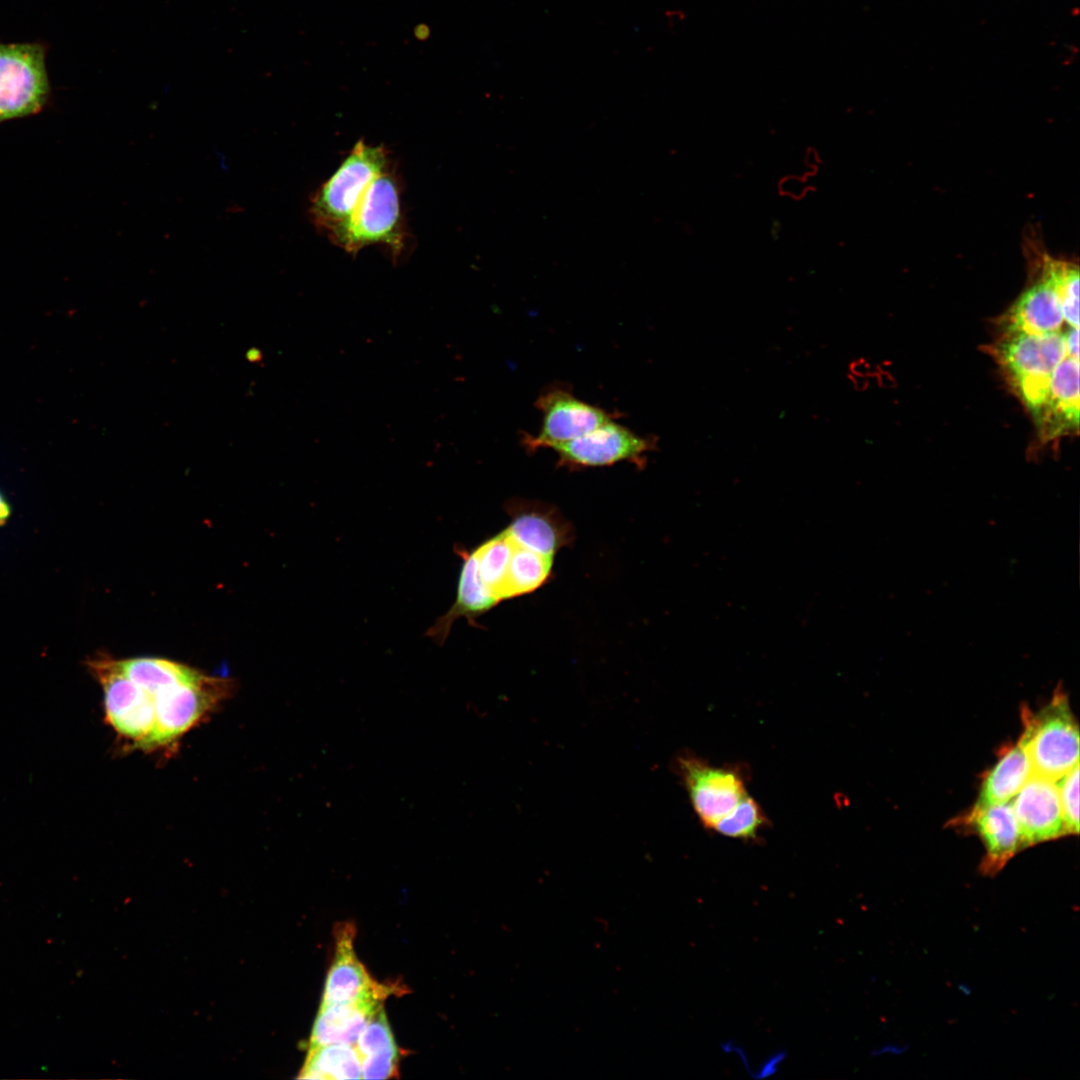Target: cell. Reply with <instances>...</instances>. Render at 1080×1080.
Returning a JSON list of instances; mask_svg holds the SVG:
<instances>
[{
  "label": "cell",
  "instance_id": "27",
  "mask_svg": "<svg viewBox=\"0 0 1080 1080\" xmlns=\"http://www.w3.org/2000/svg\"><path fill=\"white\" fill-rule=\"evenodd\" d=\"M11 515V506L0 491V527L6 524Z\"/></svg>",
  "mask_w": 1080,
  "mask_h": 1080
},
{
  "label": "cell",
  "instance_id": "9",
  "mask_svg": "<svg viewBox=\"0 0 1080 1080\" xmlns=\"http://www.w3.org/2000/svg\"><path fill=\"white\" fill-rule=\"evenodd\" d=\"M656 447L655 438L641 436L611 419L588 433L553 449L558 465L569 469L610 466L630 462L639 468Z\"/></svg>",
  "mask_w": 1080,
  "mask_h": 1080
},
{
  "label": "cell",
  "instance_id": "19",
  "mask_svg": "<svg viewBox=\"0 0 1080 1080\" xmlns=\"http://www.w3.org/2000/svg\"><path fill=\"white\" fill-rule=\"evenodd\" d=\"M355 1047L363 1079L398 1077L399 1049L381 1005L361 1032Z\"/></svg>",
  "mask_w": 1080,
  "mask_h": 1080
},
{
  "label": "cell",
  "instance_id": "7",
  "mask_svg": "<svg viewBox=\"0 0 1080 1080\" xmlns=\"http://www.w3.org/2000/svg\"><path fill=\"white\" fill-rule=\"evenodd\" d=\"M50 96L45 48L0 44V123L39 113Z\"/></svg>",
  "mask_w": 1080,
  "mask_h": 1080
},
{
  "label": "cell",
  "instance_id": "22",
  "mask_svg": "<svg viewBox=\"0 0 1080 1080\" xmlns=\"http://www.w3.org/2000/svg\"><path fill=\"white\" fill-rule=\"evenodd\" d=\"M125 674L153 698L162 690L195 677L200 671L157 657L119 660Z\"/></svg>",
  "mask_w": 1080,
  "mask_h": 1080
},
{
  "label": "cell",
  "instance_id": "1",
  "mask_svg": "<svg viewBox=\"0 0 1080 1080\" xmlns=\"http://www.w3.org/2000/svg\"><path fill=\"white\" fill-rule=\"evenodd\" d=\"M992 354L1033 418L1045 401L1053 371L1069 356L1064 331L1004 332Z\"/></svg>",
  "mask_w": 1080,
  "mask_h": 1080
},
{
  "label": "cell",
  "instance_id": "8",
  "mask_svg": "<svg viewBox=\"0 0 1080 1080\" xmlns=\"http://www.w3.org/2000/svg\"><path fill=\"white\" fill-rule=\"evenodd\" d=\"M674 768L707 829L711 830L748 794L742 768L713 766L688 752L675 759Z\"/></svg>",
  "mask_w": 1080,
  "mask_h": 1080
},
{
  "label": "cell",
  "instance_id": "17",
  "mask_svg": "<svg viewBox=\"0 0 1080 1080\" xmlns=\"http://www.w3.org/2000/svg\"><path fill=\"white\" fill-rule=\"evenodd\" d=\"M463 559L460 570L457 596L454 604L448 612L438 618L433 626L425 633L438 645H442L451 629V626L460 617H465L470 625H476V619L494 608L498 602L486 590L477 572V561L474 551L457 549Z\"/></svg>",
  "mask_w": 1080,
  "mask_h": 1080
},
{
  "label": "cell",
  "instance_id": "12",
  "mask_svg": "<svg viewBox=\"0 0 1080 1080\" xmlns=\"http://www.w3.org/2000/svg\"><path fill=\"white\" fill-rule=\"evenodd\" d=\"M355 928L342 922L335 929V957L328 971L320 1008L359 1000L383 1001L392 986L376 982L357 958L353 947Z\"/></svg>",
  "mask_w": 1080,
  "mask_h": 1080
},
{
  "label": "cell",
  "instance_id": "20",
  "mask_svg": "<svg viewBox=\"0 0 1080 1080\" xmlns=\"http://www.w3.org/2000/svg\"><path fill=\"white\" fill-rule=\"evenodd\" d=\"M1032 774L1029 758L1018 740L1001 754L986 774L970 810L1011 801Z\"/></svg>",
  "mask_w": 1080,
  "mask_h": 1080
},
{
  "label": "cell",
  "instance_id": "2",
  "mask_svg": "<svg viewBox=\"0 0 1080 1080\" xmlns=\"http://www.w3.org/2000/svg\"><path fill=\"white\" fill-rule=\"evenodd\" d=\"M1022 715L1019 741L1033 774L1055 781L1079 763V726L1063 688L1058 686L1037 713L1024 710Z\"/></svg>",
  "mask_w": 1080,
  "mask_h": 1080
},
{
  "label": "cell",
  "instance_id": "6",
  "mask_svg": "<svg viewBox=\"0 0 1080 1080\" xmlns=\"http://www.w3.org/2000/svg\"><path fill=\"white\" fill-rule=\"evenodd\" d=\"M228 679L199 672L154 696L155 728L149 748L167 746L212 712L231 692Z\"/></svg>",
  "mask_w": 1080,
  "mask_h": 1080
},
{
  "label": "cell",
  "instance_id": "25",
  "mask_svg": "<svg viewBox=\"0 0 1080 1080\" xmlns=\"http://www.w3.org/2000/svg\"><path fill=\"white\" fill-rule=\"evenodd\" d=\"M1067 835L1079 833V763L1055 780Z\"/></svg>",
  "mask_w": 1080,
  "mask_h": 1080
},
{
  "label": "cell",
  "instance_id": "5",
  "mask_svg": "<svg viewBox=\"0 0 1080 1080\" xmlns=\"http://www.w3.org/2000/svg\"><path fill=\"white\" fill-rule=\"evenodd\" d=\"M87 666L103 690L105 721L121 739L148 749L155 728L154 698L109 655H97Z\"/></svg>",
  "mask_w": 1080,
  "mask_h": 1080
},
{
  "label": "cell",
  "instance_id": "15",
  "mask_svg": "<svg viewBox=\"0 0 1080 1080\" xmlns=\"http://www.w3.org/2000/svg\"><path fill=\"white\" fill-rule=\"evenodd\" d=\"M981 839L985 854L980 864L984 875L993 876L1021 850L1017 821L1011 801L970 810L962 817Z\"/></svg>",
  "mask_w": 1080,
  "mask_h": 1080
},
{
  "label": "cell",
  "instance_id": "11",
  "mask_svg": "<svg viewBox=\"0 0 1080 1080\" xmlns=\"http://www.w3.org/2000/svg\"><path fill=\"white\" fill-rule=\"evenodd\" d=\"M1011 803L1021 850L1067 836L1054 780L1032 774Z\"/></svg>",
  "mask_w": 1080,
  "mask_h": 1080
},
{
  "label": "cell",
  "instance_id": "23",
  "mask_svg": "<svg viewBox=\"0 0 1080 1080\" xmlns=\"http://www.w3.org/2000/svg\"><path fill=\"white\" fill-rule=\"evenodd\" d=\"M1042 269L1052 280L1061 302L1064 322L1079 328V268L1076 264L1044 256Z\"/></svg>",
  "mask_w": 1080,
  "mask_h": 1080
},
{
  "label": "cell",
  "instance_id": "3",
  "mask_svg": "<svg viewBox=\"0 0 1080 1080\" xmlns=\"http://www.w3.org/2000/svg\"><path fill=\"white\" fill-rule=\"evenodd\" d=\"M328 236L351 254L373 244L387 246L394 257L401 253L404 230L400 190L390 168L370 183L348 220Z\"/></svg>",
  "mask_w": 1080,
  "mask_h": 1080
},
{
  "label": "cell",
  "instance_id": "24",
  "mask_svg": "<svg viewBox=\"0 0 1080 1080\" xmlns=\"http://www.w3.org/2000/svg\"><path fill=\"white\" fill-rule=\"evenodd\" d=\"M768 820L760 805L748 794L711 830L730 838L754 840Z\"/></svg>",
  "mask_w": 1080,
  "mask_h": 1080
},
{
  "label": "cell",
  "instance_id": "16",
  "mask_svg": "<svg viewBox=\"0 0 1080 1080\" xmlns=\"http://www.w3.org/2000/svg\"><path fill=\"white\" fill-rule=\"evenodd\" d=\"M1063 323L1058 292L1042 268L1040 277L1020 295L1001 320L1004 332L1029 334L1059 332Z\"/></svg>",
  "mask_w": 1080,
  "mask_h": 1080
},
{
  "label": "cell",
  "instance_id": "13",
  "mask_svg": "<svg viewBox=\"0 0 1080 1080\" xmlns=\"http://www.w3.org/2000/svg\"><path fill=\"white\" fill-rule=\"evenodd\" d=\"M510 522L505 528L523 546L554 557L573 542L574 529L553 505L513 498L505 504Z\"/></svg>",
  "mask_w": 1080,
  "mask_h": 1080
},
{
  "label": "cell",
  "instance_id": "18",
  "mask_svg": "<svg viewBox=\"0 0 1080 1080\" xmlns=\"http://www.w3.org/2000/svg\"><path fill=\"white\" fill-rule=\"evenodd\" d=\"M381 1005L380 1000L367 999L319 1008L309 1048L340 1043L355 1045Z\"/></svg>",
  "mask_w": 1080,
  "mask_h": 1080
},
{
  "label": "cell",
  "instance_id": "10",
  "mask_svg": "<svg viewBox=\"0 0 1080 1080\" xmlns=\"http://www.w3.org/2000/svg\"><path fill=\"white\" fill-rule=\"evenodd\" d=\"M535 405L542 414L541 428L537 435L522 438L524 447L532 452L571 441L615 419L614 414L578 399L560 385L547 387Z\"/></svg>",
  "mask_w": 1080,
  "mask_h": 1080
},
{
  "label": "cell",
  "instance_id": "21",
  "mask_svg": "<svg viewBox=\"0 0 1080 1080\" xmlns=\"http://www.w3.org/2000/svg\"><path fill=\"white\" fill-rule=\"evenodd\" d=\"M298 1078H362L360 1055L355 1045L350 1044H329L309 1048Z\"/></svg>",
  "mask_w": 1080,
  "mask_h": 1080
},
{
  "label": "cell",
  "instance_id": "26",
  "mask_svg": "<svg viewBox=\"0 0 1080 1080\" xmlns=\"http://www.w3.org/2000/svg\"><path fill=\"white\" fill-rule=\"evenodd\" d=\"M1065 333L1069 356L1079 359V328L1069 327Z\"/></svg>",
  "mask_w": 1080,
  "mask_h": 1080
},
{
  "label": "cell",
  "instance_id": "4",
  "mask_svg": "<svg viewBox=\"0 0 1080 1080\" xmlns=\"http://www.w3.org/2000/svg\"><path fill=\"white\" fill-rule=\"evenodd\" d=\"M387 168L385 148L359 140L313 195L309 208L313 223L328 234L342 225L370 183Z\"/></svg>",
  "mask_w": 1080,
  "mask_h": 1080
},
{
  "label": "cell",
  "instance_id": "14",
  "mask_svg": "<svg viewBox=\"0 0 1080 1080\" xmlns=\"http://www.w3.org/2000/svg\"><path fill=\"white\" fill-rule=\"evenodd\" d=\"M1041 440L1049 441L1079 429V359L1067 356L1052 373L1043 405L1033 418Z\"/></svg>",
  "mask_w": 1080,
  "mask_h": 1080
}]
</instances>
